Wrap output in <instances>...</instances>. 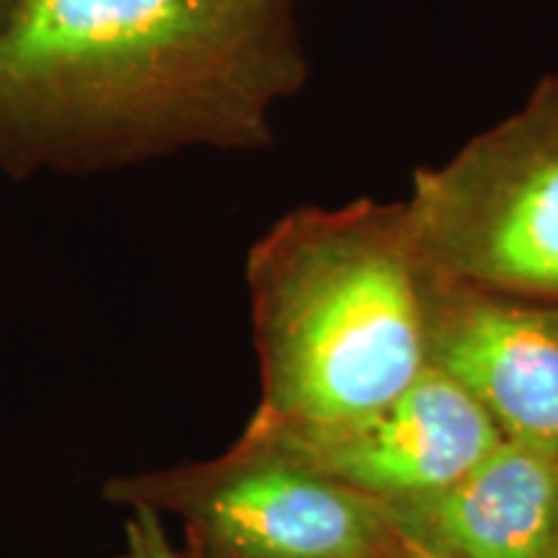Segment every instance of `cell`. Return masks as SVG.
Here are the masks:
<instances>
[{
    "label": "cell",
    "mask_w": 558,
    "mask_h": 558,
    "mask_svg": "<svg viewBox=\"0 0 558 558\" xmlns=\"http://www.w3.org/2000/svg\"><path fill=\"white\" fill-rule=\"evenodd\" d=\"M308 81L298 0H9L0 166L96 171L254 150Z\"/></svg>",
    "instance_id": "6da1fadb"
},
{
    "label": "cell",
    "mask_w": 558,
    "mask_h": 558,
    "mask_svg": "<svg viewBox=\"0 0 558 558\" xmlns=\"http://www.w3.org/2000/svg\"><path fill=\"white\" fill-rule=\"evenodd\" d=\"M262 367L248 439L360 424L429 367L432 267L403 202L300 207L248 251Z\"/></svg>",
    "instance_id": "7a4b0ae2"
},
{
    "label": "cell",
    "mask_w": 558,
    "mask_h": 558,
    "mask_svg": "<svg viewBox=\"0 0 558 558\" xmlns=\"http://www.w3.org/2000/svg\"><path fill=\"white\" fill-rule=\"evenodd\" d=\"M403 205L437 275L558 303V78L445 163L418 169Z\"/></svg>",
    "instance_id": "3957f363"
},
{
    "label": "cell",
    "mask_w": 558,
    "mask_h": 558,
    "mask_svg": "<svg viewBox=\"0 0 558 558\" xmlns=\"http://www.w3.org/2000/svg\"><path fill=\"white\" fill-rule=\"evenodd\" d=\"M107 497L179 514L213 558H378L401 550L378 501L243 439L213 463L111 481Z\"/></svg>",
    "instance_id": "277c9868"
},
{
    "label": "cell",
    "mask_w": 558,
    "mask_h": 558,
    "mask_svg": "<svg viewBox=\"0 0 558 558\" xmlns=\"http://www.w3.org/2000/svg\"><path fill=\"white\" fill-rule=\"evenodd\" d=\"M429 365L505 439L558 450V303L478 290L432 269Z\"/></svg>",
    "instance_id": "5b68a950"
},
{
    "label": "cell",
    "mask_w": 558,
    "mask_h": 558,
    "mask_svg": "<svg viewBox=\"0 0 558 558\" xmlns=\"http://www.w3.org/2000/svg\"><path fill=\"white\" fill-rule=\"evenodd\" d=\"M241 439L295 458L378 505H393L450 486L505 437L456 380L429 365L388 407L347 429L300 439Z\"/></svg>",
    "instance_id": "8992f818"
},
{
    "label": "cell",
    "mask_w": 558,
    "mask_h": 558,
    "mask_svg": "<svg viewBox=\"0 0 558 558\" xmlns=\"http://www.w3.org/2000/svg\"><path fill=\"white\" fill-rule=\"evenodd\" d=\"M380 507L401 543L435 558H554L558 450L501 439L450 486Z\"/></svg>",
    "instance_id": "52a82bcc"
},
{
    "label": "cell",
    "mask_w": 558,
    "mask_h": 558,
    "mask_svg": "<svg viewBox=\"0 0 558 558\" xmlns=\"http://www.w3.org/2000/svg\"><path fill=\"white\" fill-rule=\"evenodd\" d=\"M120 558H184L160 525V512L153 507H132V520L128 522V543Z\"/></svg>",
    "instance_id": "ba28073f"
},
{
    "label": "cell",
    "mask_w": 558,
    "mask_h": 558,
    "mask_svg": "<svg viewBox=\"0 0 558 558\" xmlns=\"http://www.w3.org/2000/svg\"><path fill=\"white\" fill-rule=\"evenodd\" d=\"M401 548H403V558H435V556L424 554V550H418V548H411V546H407V543H401Z\"/></svg>",
    "instance_id": "9c48e42d"
},
{
    "label": "cell",
    "mask_w": 558,
    "mask_h": 558,
    "mask_svg": "<svg viewBox=\"0 0 558 558\" xmlns=\"http://www.w3.org/2000/svg\"><path fill=\"white\" fill-rule=\"evenodd\" d=\"M378 558H403V548H401L399 554H396V556H378Z\"/></svg>",
    "instance_id": "30bf717a"
},
{
    "label": "cell",
    "mask_w": 558,
    "mask_h": 558,
    "mask_svg": "<svg viewBox=\"0 0 558 558\" xmlns=\"http://www.w3.org/2000/svg\"><path fill=\"white\" fill-rule=\"evenodd\" d=\"M5 5H9V0H0V13H3Z\"/></svg>",
    "instance_id": "8fae6325"
},
{
    "label": "cell",
    "mask_w": 558,
    "mask_h": 558,
    "mask_svg": "<svg viewBox=\"0 0 558 558\" xmlns=\"http://www.w3.org/2000/svg\"><path fill=\"white\" fill-rule=\"evenodd\" d=\"M554 558H558V548H556V554H554Z\"/></svg>",
    "instance_id": "7c38bea8"
}]
</instances>
